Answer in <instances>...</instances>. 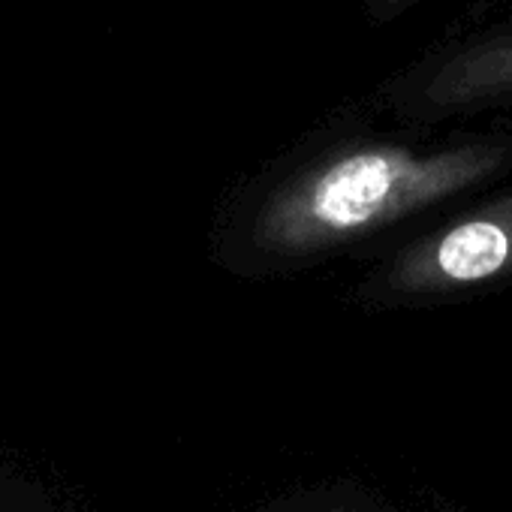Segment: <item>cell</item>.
Listing matches in <instances>:
<instances>
[{"instance_id": "obj_1", "label": "cell", "mask_w": 512, "mask_h": 512, "mask_svg": "<svg viewBox=\"0 0 512 512\" xmlns=\"http://www.w3.org/2000/svg\"><path fill=\"white\" fill-rule=\"evenodd\" d=\"M509 163V139H482L437 151L365 145L332 154L266 196L253 214L250 241L272 256H311L443 202Z\"/></svg>"}, {"instance_id": "obj_2", "label": "cell", "mask_w": 512, "mask_h": 512, "mask_svg": "<svg viewBox=\"0 0 512 512\" xmlns=\"http://www.w3.org/2000/svg\"><path fill=\"white\" fill-rule=\"evenodd\" d=\"M512 275V193L416 241L380 272L395 293H449Z\"/></svg>"}, {"instance_id": "obj_3", "label": "cell", "mask_w": 512, "mask_h": 512, "mask_svg": "<svg viewBox=\"0 0 512 512\" xmlns=\"http://www.w3.org/2000/svg\"><path fill=\"white\" fill-rule=\"evenodd\" d=\"M506 100H512V28L446 55L419 88V103L431 109H473Z\"/></svg>"}, {"instance_id": "obj_4", "label": "cell", "mask_w": 512, "mask_h": 512, "mask_svg": "<svg viewBox=\"0 0 512 512\" xmlns=\"http://www.w3.org/2000/svg\"><path fill=\"white\" fill-rule=\"evenodd\" d=\"M377 4L383 7V13H395V10H401L404 4H410V0H377Z\"/></svg>"}]
</instances>
